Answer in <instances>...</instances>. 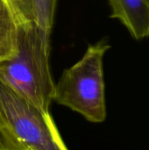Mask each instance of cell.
<instances>
[{
	"label": "cell",
	"mask_w": 149,
	"mask_h": 150,
	"mask_svg": "<svg viewBox=\"0 0 149 150\" xmlns=\"http://www.w3.org/2000/svg\"><path fill=\"white\" fill-rule=\"evenodd\" d=\"M33 2L35 23L45 36L50 40L57 0H33Z\"/></svg>",
	"instance_id": "cell-6"
},
{
	"label": "cell",
	"mask_w": 149,
	"mask_h": 150,
	"mask_svg": "<svg viewBox=\"0 0 149 150\" xmlns=\"http://www.w3.org/2000/svg\"><path fill=\"white\" fill-rule=\"evenodd\" d=\"M18 25L35 22L33 0H6Z\"/></svg>",
	"instance_id": "cell-7"
},
{
	"label": "cell",
	"mask_w": 149,
	"mask_h": 150,
	"mask_svg": "<svg viewBox=\"0 0 149 150\" xmlns=\"http://www.w3.org/2000/svg\"><path fill=\"white\" fill-rule=\"evenodd\" d=\"M0 137L10 150H68L51 116L0 78Z\"/></svg>",
	"instance_id": "cell-2"
},
{
	"label": "cell",
	"mask_w": 149,
	"mask_h": 150,
	"mask_svg": "<svg viewBox=\"0 0 149 150\" xmlns=\"http://www.w3.org/2000/svg\"><path fill=\"white\" fill-rule=\"evenodd\" d=\"M18 26L6 0H0V62L11 58L17 51Z\"/></svg>",
	"instance_id": "cell-5"
},
{
	"label": "cell",
	"mask_w": 149,
	"mask_h": 150,
	"mask_svg": "<svg viewBox=\"0 0 149 150\" xmlns=\"http://www.w3.org/2000/svg\"><path fill=\"white\" fill-rule=\"evenodd\" d=\"M50 40L35 22L18 25L17 51L0 62V78L45 113H50L55 83L49 68Z\"/></svg>",
	"instance_id": "cell-1"
},
{
	"label": "cell",
	"mask_w": 149,
	"mask_h": 150,
	"mask_svg": "<svg viewBox=\"0 0 149 150\" xmlns=\"http://www.w3.org/2000/svg\"><path fill=\"white\" fill-rule=\"evenodd\" d=\"M111 17L119 19L137 40L149 37V0H109Z\"/></svg>",
	"instance_id": "cell-4"
},
{
	"label": "cell",
	"mask_w": 149,
	"mask_h": 150,
	"mask_svg": "<svg viewBox=\"0 0 149 150\" xmlns=\"http://www.w3.org/2000/svg\"><path fill=\"white\" fill-rule=\"evenodd\" d=\"M110 47L105 40L90 45L83 58L62 72L53 101L91 123L104 122L107 112L103 59Z\"/></svg>",
	"instance_id": "cell-3"
},
{
	"label": "cell",
	"mask_w": 149,
	"mask_h": 150,
	"mask_svg": "<svg viewBox=\"0 0 149 150\" xmlns=\"http://www.w3.org/2000/svg\"><path fill=\"white\" fill-rule=\"evenodd\" d=\"M0 150H10L6 147V145L4 144V142H3L1 137H0Z\"/></svg>",
	"instance_id": "cell-8"
}]
</instances>
